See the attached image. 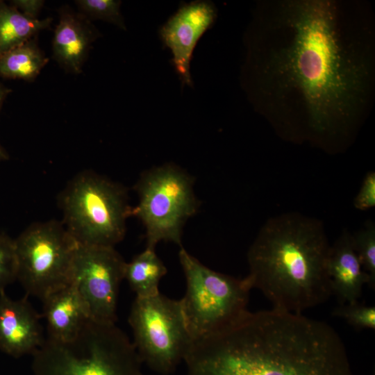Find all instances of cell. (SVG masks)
Wrapping results in <instances>:
<instances>
[{
  "label": "cell",
  "instance_id": "cell-1",
  "mask_svg": "<svg viewBox=\"0 0 375 375\" xmlns=\"http://www.w3.org/2000/svg\"><path fill=\"white\" fill-rule=\"evenodd\" d=\"M281 15L290 37L271 53L265 71L277 94L300 101L314 133H333L350 122L366 97L368 68L343 44L334 3L288 1Z\"/></svg>",
  "mask_w": 375,
  "mask_h": 375
},
{
  "label": "cell",
  "instance_id": "cell-2",
  "mask_svg": "<svg viewBox=\"0 0 375 375\" xmlns=\"http://www.w3.org/2000/svg\"><path fill=\"white\" fill-rule=\"evenodd\" d=\"M183 361L187 375H353L332 326L274 308L193 341Z\"/></svg>",
  "mask_w": 375,
  "mask_h": 375
},
{
  "label": "cell",
  "instance_id": "cell-3",
  "mask_svg": "<svg viewBox=\"0 0 375 375\" xmlns=\"http://www.w3.org/2000/svg\"><path fill=\"white\" fill-rule=\"evenodd\" d=\"M331 246L322 222L315 218L295 212L272 217L249 247L245 278L272 308L302 314L332 294Z\"/></svg>",
  "mask_w": 375,
  "mask_h": 375
},
{
  "label": "cell",
  "instance_id": "cell-4",
  "mask_svg": "<svg viewBox=\"0 0 375 375\" xmlns=\"http://www.w3.org/2000/svg\"><path fill=\"white\" fill-rule=\"evenodd\" d=\"M33 357V375H144L127 335L115 324L91 319L69 342L45 338Z\"/></svg>",
  "mask_w": 375,
  "mask_h": 375
},
{
  "label": "cell",
  "instance_id": "cell-5",
  "mask_svg": "<svg viewBox=\"0 0 375 375\" xmlns=\"http://www.w3.org/2000/svg\"><path fill=\"white\" fill-rule=\"evenodd\" d=\"M59 203L62 223L78 244L115 247L124 238L131 207L121 184L83 171L64 188Z\"/></svg>",
  "mask_w": 375,
  "mask_h": 375
},
{
  "label": "cell",
  "instance_id": "cell-6",
  "mask_svg": "<svg viewBox=\"0 0 375 375\" xmlns=\"http://www.w3.org/2000/svg\"><path fill=\"white\" fill-rule=\"evenodd\" d=\"M178 258L186 281L180 301L192 342L222 331L248 310L251 288L246 278L214 271L183 247Z\"/></svg>",
  "mask_w": 375,
  "mask_h": 375
},
{
  "label": "cell",
  "instance_id": "cell-7",
  "mask_svg": "<svg viewBox=\"0 0 375 375\" xmlns=\"http://www.w3.org/2000/svg\"><path fill=\"white\" fill-rule=\"evenodd\" d=\"M193 176L179 166L166 163L144 171L134 185L138 203L131 216L145 228L147 247L161 242L181 246L183 227L200 203L194 191Z\"/></svg>",
  "mask_w": 375,
  "mask_h": 375
},
{
  "label": "cell",
  "instance_id": "cell-8",
  "mask_svg": "<svg viewBox=\"0 0 375 375\" xmlns=\"http://www.w3.org/2000/svg\"><path fill=\"white\" fill-rule=\"evenodd\" d=\"M128 322L138 356L150 369L167 375L184 360L192 340L180 300L160 293L149 297H136Z\"/></svg>",
  "mask_w": 375,
  "mask_h": 375
},
{
  "label": "cell",
  "instance_id": "cell-9",
  "mask_svg": "<svg viewBox=\"0 0 375 375\" xmlns=\"http://www.w3.org/2000/svg\"><path fill=\"white\" fill-rule=\"evenodd\" d=\"M15 243L17 280L28 295L42 300L71 283L78 244L62 222H35L23 231Z\"/></svg>",
  "mask_w": 375,
  "mask_h": 375
},
{
  "label": "cell",
  "instance_id": "cell-10",
  "mask_svg": "<svg viewBox=\"0 0 375 375\" xmlns=\"http://www.w3.org/2000/svg\"><path fill=\"white\" fill-rule=\"evenodd\" d=\"M126 262L115 247L78 244L71 283L87 308L90 319L115 324L119 289Z\"/></svg>",
  "mask_w": 375,
  "mask_h": 375
},
{
  "label": "cell",
  "instance_id": "cell-11",
  "mask_svg": "<svg viewBox=\"0 0 375 375\" xmlns=\"http://www.w3.org/2000/svg\"><path fill=\"white\" fill-rule=\"evenodd\" d=\"M216 17L214 6L206 1L186 4L160 29V38L173 54L172 62L183 84L192 85L190 62L198 40Z\"/></svg>",
  "mask_w": 375,
  "mask_h": 375
},
{
  "label": "cell",
  "instance_id": "cell-12",
  "mask_svg": "<svg viewBox=\"0 0 375 375\" xmlns=\"http://www.w3.org/2000/svg\"><path fill=\"white\" fill-rule=\"evenodd\" d=\"M44 340L40 315L27 298L0 292V350L14 358L33 355Z\"/></svg>",
  "mask_w": 375,
  "mask_h": 375
},
{
  "label": "cell",
  "instance_id": "cell-13",
  "mask_svg": "<svg viewBox=\"0 0 375 375\" xmlns=\"http://www.w3.org/2000/svg\"><path fill=\"white\" fill-rule=\"evenodd\" d=\"M99 35L98 30L85 15L63 8L54 30L53 58L65 69L79 74L92 43Z\"/></svg>",
  "mask_w": 375,
  "mask_h": 375
},
{
  "label": "cell",
  "instance_id": "cell-14",
  "mask_svg": "<svg viewBox=\"0 0 375 375\" xmlns=\"http://www.w3.org/2000/svg\"><path fill=\"white\" fill-rule=\"evenodd\" d=\"M328 274L332 294L336 296L340 305L358 301L363 285L369 284L353 248L351 233L347 230L331 246Z\"/></svg>",
  "mask_w": 375,
  "mask_h": 375
},
{
  "label": "cell",
  "instance_id": "cell-15",
  "mask_svg": "<svg viewBox=\"0 0 375 375\" xmlns=\"http://www.w3.org/2000/svg\"><path fill=\"white\" fill-rule=\"evenodd\" d=\"M42 301L47 338L51 340L67 342L74 340L90 319L85 305L72 283L51 292Z\"/></svg>",
  "mask_w": 375,
  "mask_h": 375
},
{
  "label": "cell",
  "instance_id": "cell-16",
  "mask_svg": "<svg viewBox=\"0 0 375 375\" xmlns=\"http://www.w3.org/2000/svg\"><path fill=\"white\" fill-rule=\"evenodd\" d=\"M52 18H30L0 1V56L35 37L51 25Z\"/></svg>",
  "mask_w": 375,
  "mask_h": 375
},
{
  "label": "cell",
  "instance_id": "cell-17",
  "mask_svg": "<svg viewBox=\"0 0 375 375\" xmlns=\"http://www.w3.org/2000/svg\"><path fill=\"white\" fill-rule=\"evenodd\" d=\"M167 268L155 251L146 247L126 263L124 279L138 297H149L160 293L158 286Z\"/></svg>",
  "mask_w": 375,
  "mask_h": 375
},
{
  "label": "cell",
  "instance_id": "cell-18",
  "mask_svg": "<svg viewBox=\"0 0 375 375\" xmlns=\"http://www.w3.org/2000/svg\"><path fill=\"white\" fill-rule=\"evenodd\" d=\"M48 61L34 37L0 56V76L31 81Z\"/></svg>",
  "mask_w": 375,
  "mask_h": 375
},
{
  "label": "cell",
  "instance_id": "cell-19",
  "mask_svg": "<svg viewBox=\"0 0 375 375\" xmlns=\"http://www.w3.org/2000/svg\"><path fill=\"white\" fill-rule=\"evenodd\" d=\"M352 242L363 270L369 279V285L375 288V224L369 220L351 233Z\"/></svg>",
  "mask_w": 375,
  "mask_h": 375
},
{
  "label": "cell",
  "instance_id": "cell-20",
  "mask_svg": "<svg viewBox=\"0 0 375 375\" xmlns=\"http://www.w3.org/2000/svg\"><path fill=\"white\" fill-rule=\"evenodd\" d=\"M75 3L88 19L106 21L126 30V25L120 10L121 1L76 0Z\"/></svg>",
  "mask_w": 375,
  "mask_h": 375
},
{
  "label": "cell",
  "instance_id": "cell-21",
  "mask_svg": "<svg viewBox=\"0 0 375 375\" xmlns=\"http://www.w3.org/2000/svg\"><path fill=\"white\" fill-rule=\"evenodd\" d=\"M17 260L15 239L0 231V292L17 281Z\"/></svg>",
  "mask_w": 375,
  "mask_h": 375
},
{
  "label": "cell",
  "instance_id": "cell-22",
  "mask_svg": "<svg viewBox=\"0 0 375 375\" xmlns=\"http://www.w3.org/2000/svg\"><path fill=\"white\" fill-rule=\"evenodd\" d=\"M333 314L344 319L357 328L374 329L375 307L360 303L359 301L339 305Z\"/></svg>",
  "mask_w": 375,
  "mask_h": 375
},
{
  "label": "cell",
  "instance_id": "cell-23",
  "mask_svg": "<svg viewBox=\"0 0 375 375\" xmlns=\"http://www.w3.org/2000/svg\"><path fill=\"white\" fill-rule=\"evenodd\" d=\"M353 205L360 210H367L375 206V172L370 171L365 176L355 197Z\"/></svg>",
  "mask_w": 375,
  "mask_h": 375
},
{
  "label": "cell",
  "instance_id": "cell-24",
  "mask_svg": "<svg viewBox=\"0 0 375 375\" xmlns=\"http://www.w3.org/2000/svg\"><path fill=\"white\" fill-rule=\"evenodd\" d=\"M10 2L12 6L32 19H38L39 13L44 4V1L42 0H13Z\"/></svg>",
  "mask_w": 375,
  "mask_h": 375
},
{
  "label": "cell",
  "instance_id": "cell-25",
  "mask_svg": "<svg viewBox=\"0 0 375 375\" xmlns=\"http://www.w3.org/2000/svg\"><path fill=\"white\" fill-rule=\"evenodd\" d=\"M10 91L11 90L10 89L0 83V110L6 97L10 92Z\"/></svg>",
  "mask_w": 375,
  "mask_h": 375
},
{
  "label": "cell",
  "instance_id": "cell-26",
  "mask_svg": "<svg viewBox=\"0 0 375 375\" xmlns=\"http://www.w3.org/2000/svg\"><path fill=\"white\" fill-rule=\"evenodd\" d=\"M8 158H9V156L7 151L4 149V148L0 144V162L6 160Z\"/></svg>",
  "mask_w": 375,
  "mask_h": 375
}]
</instances>
